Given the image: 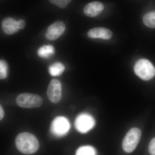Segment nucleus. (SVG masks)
<instances>
[{"mask_svg":"<svg viewBox=\"0 0 155 155\" xmlns=\"http://www.w3.org/2000/svg\"><path fill=\"white\" fill-rule=\"evenodd\" d=\"M8 64L4 60L0 61V78L4 79L7 78L8 74Z\"/></svg>","mask_w":155,"mask_h":155,"instance_id":"16","label":"nucleus"},{"mask_svg":"<svg viewBox=\"0 0 155 155\" xmlns=\"http://www.w3.org/2000/svg\"><path fill=\"white\" fill-rule=\"evenodd\" d=\"M95 149L91 146H84L79 147L75 155H96Z\"/></svg>","mask_w":155,"mask_h":155,"instance_id":"15","label":"nucleus"},{"mask_svg":"<svg viewBox=\"0 0 155 155\" xmlns=\"http://www.w3.org/2000/svg\"><path fill=\"white\" fill-rule=\"evenodd\" d=\"M148 150L150 154L155 155V137L150 142L148 147Z\"/></svg>","mask_w":155,"mask_h":155,"instance_id":"18","label":"nucleus"},{"mask_svg":"<svg viewBox=\"0 0 155 155\" xmlns=\"http://www.w3.org/2000/svg\"><path fill=\"white\" fill-rule=\"evenodd\" d=\"M136 75L144 81L152 79L155 75V68L149 61L145 59H140L134 66Z\"/></svg>","mask_w":155,"mask_h":155,"instance_id":"2","label":"nucleus"},{"mask_svg":"<svg viewBox=\"0 0 155 155\" xmlns=\"http://www.w3.org/2000/svg\"><path fill=\"white\" fill-rule=\"evenodd\" d=\"M66 30V25L64 22L58 21L49 26L45 33L46 38L49 40L57 39L61 37Z\"/></svg>","mask_w":155,"mask_h":155,"instance_id":"8","label":"nucleus"},{"mask_svg":"<svg viewBox=\"0 0 155 155\" xmlns=\"http://www.w3.org/2000/svg\"><path fill=\"white\" fill-rule=\"evenodd\" d=\"M70 127V124L67 118L59 116L53 120L51 126V130L53 134L57 136H63L67 134Z\"/></svg>","mask_w":155,"mask_h":155,"instance_id":"6","label":"nucleus"},{"mask_svg":"<svg viewBox=\"0 0 155 155\" xmlns=\"http://www.w3.org/2000/svg\"><path fill=\"white\" fill-rule=\"evenodd\" d=\"M143 22L144 25L150 28H155V11H150L144 15Z\"/></svg>","mask_w":155,"mask_h":155,"instance_id":"14","label":"nucleus"},{"mask_svg":"<svg viewBox=\"0 0 155 155\" xmlns=\"http://www.w3.org/2000/svg\"><path fill=\"white\" fill-rule=\"evenodd\" d=\"M16 103L22 108H38L41 105L43 100L39 96L30 93H22L17 97Z\"/></svg>","mask_w":155,"mask_h":155,"instance_id":"4","label":"nucleus"},{"mask_svg":"<svg viewBox=\"0 0 155 155\" xmlns=\"http://www.w3.org/2000/svg\"><path fill=\"white\" fill-rule=\"evenodd\" d=\"M65 67L62 63L57 62L54 63L49 67L48 70L50 75L53 76L61 75L65 70Z\"/></svg>","mask_w":155,"mask_h":155,"instance_id":"13","label":"nucleus"},{"mask_svg":"<svg viewBox=\"0 0 155 155\" xmlns=\"http://www.w3.org/2000/svg\"><path fill=\"white\" fill-rule=\"evenodd\" d=\"M2 25L3 31L7 35L14 34L19 30L17 21L11 17L3 19Z\"/></svg>","mask_w":155,"mask_h":155,"instance_id":"11","label":"nucleus"},{"mask_svg":"<svg viewBox=\"0 0 155 155\" xmlns=\"http://www.w3.org/2000/svg\"><path fill=\"white\" fill-rule=\"evenodd\" d=\"M15 143L18 150L24 154L34 153L39 147V143L36 137L28 132L18 134L15 139Z\"/></svg>","mask_w":155,"mask_h":155,"instance_id":"1","label":"nucleus"},{"mask_svg":"<svg viewBox=\"0 0 155 155\" xmlns=\"http://www.w3.org/2000/svg\"><path fill=\"white\" fill-rule=\"evenodd\" d=\"M49 100L54 104L60 101L62 98V87L61 82L57 79H52L50 81L47 90Z\"/></svg>","mask_w":155,"mask_h":155,"instance_id":"7","label":"nucleus"},{"mask_svg":"<svg viewBox=\"0 0 155 155\" xmlns=\"http://www.w3.org/2000/svg\"><path fill=\"white\" fill-rule=\"evenodd\" d=\"M4 116H5V112L2 107L1 105L0 106V120H2L3 119Z\"/></svg>","mask_w":155,"mask_h":155,"instance_id":"20","label":"nucleus"},{"mask_svg":"<svg viewBox=\"0 0 155 155\" xmlns=\"http://www.w3.org/2000/svg\"><path fill=\"white\" fill-rule=\"evenodd\" d=\"M102 3L94 2L88 3L84 8V13L88 17H94L99 15L104 9Z\"/></svg>","mask_w":155,"mask_h":155,"instance_id":"9","label":"nucleus"},{"mask_svg":"<svg viewBox=\"0 0 155 155\" xmlns=\"http://www.w3.org/2000/svg\"><path fill=\"white\" fill-rule=\"evenodd\" d=\"M141 136L140 129L136 127L131 128L126 134L122 143L124 151L127 153L133 152L138 144Z\"/></svg>","mask_w":155,"mask_h":155,"instance_id":"3","label":"nucleus"},{"mask_svg":"<svg viewBox=\"0 0 155 155\" xmlns=\"http://www.w3.org/2000/svg\"><path fill=\"white\" fill-rule=\"evenodd\" d=\"M50 2L61 8H65L72 0H49Z\"/></svg>","mask_w":155,"mask_h":155,"instance_id":"17","label":"nucleus"},{"mask_svg":"<svg viewBox=\"0 0 155 155\" xmlns=\"http://www.w3.org/2000/svg\"><path fill=\"white\" fill-rule=\"evenodd\" d=\"M87 36L91 38H101L109 40L112 37L113 33L110 29L104 27H97L90 29Z\"/></svg>","mask_w":155,"mask_h":155,"instance_id":"10","label":"nucleus"},{"mask_svg":"<svg viewBox=\"0 0 155 155\" xmlns=\"http://www.w3.org/2000/svg\"><path fill=\"white\" fill-rule=\"evenodd\" d=\"M54 54V48L51 45H44L39 48L37 51L38 55L43 58H48Z\"/></svg>","mask_w":155,"mask_h":155,"instance_id":"12","label":"nucleus"},{"mask_svg":"<svg viewBox=\"0 0 155 155\" xmlns=\"http://www.w3.org/2000/svg\"><path fill=\"white\" fill-rule=\"evenodd\" d=\"M17 24H18V28H19V29H23L25 27V22L23 19H20V20L17 21Z\"/></svg>","mask_w":155,"mask_h":155,"instance_id":"19","label":"nucleus"},{"mask_svg":"<svg viewBox=\"0 0 155 155\" xmlns=\"http://www.w3.org/2000/svg\"><path fill=\"white\" fill-rule=\"evenodd\" d=\"M95 125L93 117L89 114H82L78 115L75 119V128L78 132L86 133L92 129Z\"/></svg>","mask_w":155,"mask_h":155,"instance_id":"5","label":"nucleus"}]
</instances>
